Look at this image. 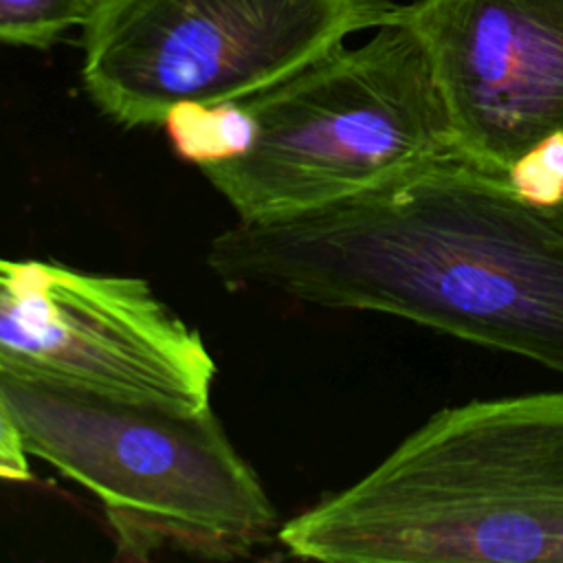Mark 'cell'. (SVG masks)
Masks as SVG:
<instances>
[{"label": "cell", "mask_w": 563, "mask_h": 563, "mask_svg": "<svg viewBox=\"0 0 563 563\" xmlns=\"http://www.w3.org/2000/svg\"><path fill=\"white\" fill-rule=\"evenodd\" d=\"M229 288L372 310L563 374V224L464 154L273 222H238L207 251Z\"/></svg>", "instance_id": "cell-1"}, {"label": "cell", "mask_w": 563, "mask_h": 563, "mask_svg": "<svg viewBox=\"0 0 563 563\" xmlns=\"http://www.w3.org/2000/svg\"><path fill=\"white\" fill-rule=\"evenodd\" d=\"M277 539L328 563H563V391L440 409Z\"/></svg>", "instance_id": "cell-2"}, {"label": "cell", "mask_w": 563, "mask_h": 563, "mask_svg": "<svg viewBox=\"0 0 563 563\" xmlns=\"http://www.w3.org/2000/svg\"><path fill=\"white\" fill-rule=\"evenodd\" d=\"M0 389L26 453L101 501L121 556H240L277 528L255 471L209 407L178 409L11 367H0Z\"/></svg>", "instance_id": "cell-3"}, {"label": "cell", "mask_w": 563, "mask_h": 563, "mask_svg": "<svg viewBox=\"0 0 563 563\" xmlns=\"http://www.w3.org/2000/svg\"><path fill=\"white\" fill-rule=\"evenodd\" d=\"M242 106L255 128L251 147L200 167L240 222L321 209L457 152L427 48L400 20Z\"/></svg>", "instance_id": "cell-4"}, {"label": "cell", "mask_w": 563, "mask_h": 563, "mask_svg": "<svg viewBox=\"0 0 563 563\" xmlns=\"http://www.w3.org/2000/svg\"><path fill=\"white\" fill-rule=\"evenodd\" d=\"M391 0H95L81 26L84 88L125 128L163 125L183 103L242 101L363 29Z\"/></svg>", "instance_id": "cell-5"}, {"label": "cell", "mask_w": 563, "mask_h": 563, "mask_svg": "<svg viewBox=\"0 0 563 563\" xmlns=\"http://www.w3.org/2000/svg\"><path fill=\"white\" fill-rule=\"evenodd\" d=\"M0 363L178 409L209 407L216 363L139 277L0 257Z\"/></svg>", "instance_id": "cell-6"}, {"label": "cell", "mask_w": 563, "mask_h": 563, "mask_svg": "<svg viewBox=\"0 0 563 563\" xmlns=\"http://www.w3.org/2000/svg\"><path fill=\"white\" fill-rule=\"evenodd\" d=\"M457 152L493 174L563 130V0H416Z\"/></svg>", "instance_id": "cell-7"}, {"label": "cell", "mask_w": 563, "mask_h": 563, "mask_svg": "<svg viewBox=\"0 0 563 563\" xmlns=\"http://www.w3.org/2000/svg\"><path fill=\"white\" fill-rule=\"evenodd\" d=\"M163 125L176 154L198 167L244 154L255 130L242 101L183 103L167 114Z\"/></svg>", "instance_id": "cell-8"}, {"label": "cell", "mask_w": 563, "mask_h": 563, "mask_svg": "<svg viewBox=\"0 0 563 563\" xmlns=\"http://www.w3.org/2000/svg\"><path fill=\"white\" fill-rule=\"evenodd\" d=\"M95 0H0V42L48 48L84 26Z\"/></svg>", "instance_id": "cell-9"}, {"label": "cell", "mask_w": 563, "mask_h": 563, "mask_svg": "<svg viewBox=\"0 0 563 563\" xmlns=\"http://www.w3.org/2000/svg\"><path fill=\"white\" fill-rule=\"evenodd\" d=\"M510 189L539 209L563 202V130L548 134L508 167Z\"/></svg>", "instance_id": "cell-10"}, {"label": "cell", "mask_w": 563, "mask_h": 563, "mask_svg": "<svg viewBox=\"0 0 563 563\" xmlns=\"http://www.w3.org/2000/svg\"><path fill=\"white\" fill-rule=\"evenodd\" d=\"M2 367V363H0ZM31 477L29 453L0 389V479L26 482Z\"/></svg>", "instance_id": "cell-11"}, {"label": "cell", "mask_w": 563, "mask_h": 563, "mask_svg": "<svg viewBox=\"0 0 563 563\" xmlns=\"http://www.w3.org/2000/svg\"><path fill=\"white\" fill-rule=\"evenodd\" d=\"M552 216L563 224V202H561L559 207H554V209H552Z\"/></svg>", "instance_id": "cell-12"}]
</instances>
